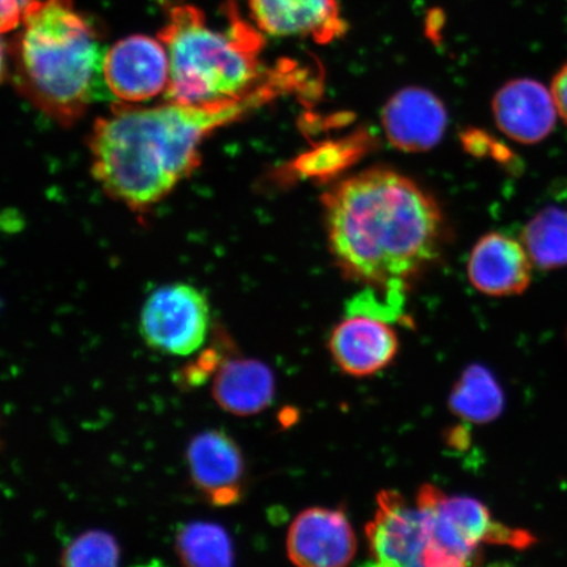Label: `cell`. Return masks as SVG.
Wrapping results in <instances>:
<instances>
[{"instance_id":"cell-1","label":"cell","mask_w":567,"mask_h":567,"mask_svg":"<svg viewBox=\"0 0 567 567\" xmlns=\"http://www.w3.org/2000/svg\"><path fill=\"white\" fill-rule=\"evenodd\" d=\"M323 205L332 257L347 278L368 287H405L441 247V208L394 169L371 168L339 182Z\"/></svg>"},{"instance_id":"cell-2","label":"cell","mask_w":567,"mask_h":567,"mask_svg":"<svg viewBox=\"0 0 567 567\" xmlns=\"http://www.w3.org/2000/svg\"><path fill=\"white\" fill-rule=\"evenodd\" d=\"M251 96L208 104L167 101L158 106L116 103L99 118L90 138L92 172L115 200L145 210L165 198L197 167L203 141L265 99Z\"/></svg>"},{"instance_id":"cell-3","label":"cell","mask_w":567,"mask_h":567,"mask_svg":"<svg viewBox=\"0 0 567 567\" xmlns=\"http://www.w3.org/2000/svg\"><path fill=\"white\" fill-rule=\"evenodd\" d=\"M19 41L24 90L52 117L73 122L95 102H112L105 52L73 0H28Z\"/></svg>"},{"instance_id":"cell-4","label":"cell","mask_w":567,"mask_h":567,"mask_svg":"<svg viewBox=\"0 0 567 567\" xmlns=\"http://www.w3.org/2000/svg\"><path fill=\"white\" fill-rule=\"evenodd\" d=\"M230 12L228 30H215L194 6L176 7L158 39L169 56L167 101L198 105L251 96L260 75V31Z\"/></svg>"},{"instance_id":"cell-5","label":"cell","mask_w":567,"mask_h":567,"mask_svg":"<svg viewBox=\"0 0 567 567\" xmlns=\"http://www.w3.org/2000/svg\"><path fill=\"white\" fill-rule=\"evenodd\" d=\"M416 501L429 516L424 566L473 565L482 545L523 549L536 542L527 530L496 522L485 505L467 496H446L436 487L425 485Z\"/></svg>"},{"instance_id":"cell-6","label":"cell","mask_w":567,"mask_h":567,"mask_svg":"<svg viewBox=\"0 0 567 567\" xmlns=\"http://www.w3.org/2000/svg\"><path fill=\"white\" fill-rule=\"evenodd\" d=\"M210 310L207 297L189 284L155 289L141 310L140 332L155 351L188 357L207 338Z\"/></svg>"},{"instance_id":"cell-7","label":"cell","mask_w":567,"mask_h":567,"mask_svg":"<svg viewBox=\"0 0 567 567\" xmlns=\"http://www.w3.org/2000/svg\"><path fill=\"white\" fill-rule=\"evenodd\" d=\"M103 78L112 102L136 104L166 94L169 56L158 39L134 34L105 52Z\"/></svg>"},{"instance_id":"cell-8","label":"cell","mask_w":567,"mask_h":567,"mask_svg":"<svg viewBox=\"0 0 567 567\" xmlns=\"http://www.w3.org/2000/svg\"><path fill=\"white\" fill-rule=\"evenodd\" d=\"M368 551L374 565L386 567L424 566L427 548L429 516L399 493L382 492L378 509L367 524Z\"/></svg>"},{"instance_id":"cell-9","label":"cell","mask_w":567,"mask_h":567,"mask_svg":"<svg viewBox=\"0 0 567 567\" xmlns=\"http://www.w3.org/2000/svg\"><path fill=\"white\" fill-rule=\"evenodd\" d=\"M393 322L372 311L347 308L329 340L331 357L340 370L354 378L385 370L400 349Z\"/></svg>"},{"instance_id":"cell-10","label":"cell","mask_w":567,"mask_h":567,"mask_svg":"<svg viewBox=\"0 0 567 567\" xmlns=\"http://www.w3.org/2000/svg\"><path fill=\"white\" fill-rule=\"evenodd\" d=\"M357 536L340 509L311 507L297 515L287 536V555L301 567H340L357 555Z\"/></svg>"},{"instance_id":"cell-11","label":"cell","mask_w":567,"mask_h":567,"mask_svg":"<svg viewBox=\"0 0 567 567\" xmlns=\"http://www.w3.org/2000/svg\"><path fill=\"white\" fill-rule=\"evenodd\" d=\"M189 476L212 505H236L243 498L245 460L239 445L221 430L197 434L187 449Z\"/></svg>"},{"instance_id":"cell-12","label":"cell","mask_w":567,"mask_h":567,"mask_svg":"<svg viewBox=\"0 0 567 567\" xmlns=\"http://www.w3.org/2000/svg\"><path fill=\"white\" fill-rule=\"evenodd\" d=\"M254 24L275 38L329 44L347 31L338 0H246Z\"/></svg>"},{"instance_id":"cell-13","label":"cell","mask_w":567,"mask_h":567,"mask_svg":"<svg viewBox=\"0 0 567 567\" xmlns=\"http://www.w3.org/2000/svg\"><path fill=\"white\" fill-rule=\"evenodd\" d=\"M382 125L394 147L403 152L430 151L441 142L446 112L441 99L420 87L403 89L382 112Z\"/></svg>"},{"instance_id":"cell-14","label":"cell","mask_w":567,"mask_h":567,"mask_svg":"<svg viewBox=\"0 0 567 567\" xmlns=\"http://www.w3.org/2000/svg\"><path fill=\"white\" fill-rule=\"evenodd\" d=\"M494 118L507 137L520 144H537L555 130L558 116L551 91L534 80H516L494 97Z\"/></svg>"},{"instance_id":"cell-15","label":"cell","mask_w":567,"mask_h":567,"mask_svg":"<svg viewBox=\"0 0 567 567\" xmlns=\"http://www.w3.org/2000/svg\"><path fill=\"white\" fill-rule=\"evenodd\" d=\"M532 260L524 245L501 233L482 237L471 254L467 276L481 293L520 295L529 287Z\"/></svg>"},{"instance_id":"cell-16","label":"cell","mask_w":567,"mask_h":567,"mask_svg":"<svg viewBox=\"0 0 567 567\" xmlns=\"http://www.w3.org/2000/svg\"><path fill=\"white\" fill-rule=\"evenodd\" d=\"M212 395L226 413L237 416L257 415L271 405L274 400V373L259 360H226L217 368Z\"/></svg>"},{"instance_id":"cell-17","label":"cell","mask_w":567,"mask_h":567,"mask_svg":"<svg viewBox=\"0 0 567 567\" xmlns=\"http://www.w3.org/2000/svg\"><path fill=\"white\" fill-rule=\"evenodd\" d=\"M523 245L537 267H566L567 210L551 207L537 213L524 228Z\"/></svg>"},{"instance_id":"cell-18","label":"cell","mask_w":567,"mask_h":567,"mask_svg":"<svg viewBox=\"0 0 567 567\" xmlns=\"http://www.w3.org/2000/svg\"><path fill=\"white\" fill-rule=\"evenodd\" d=\"M175 550L181 563L193 567H225L234 553L228 532L215 523L193 522L177 532Z\"/></svg>"},{"instance_id":"cell-19","label":"cell","mask_w":567,"mask_h":567,"mask_svg":"<svg viewBox=\"0 0 567 567\" xmlns=\"http://www.w3.org/2000/svg\"><path fill=\"white\" fill-rule=\"evenodd\" d=\"M503 396L492 375L473 368L452 395L453 410L474 422L491 421L499 414Z\"/></svg>"},{"instance_id":"cell-20","label":"cell","mask_w":567,"mask_h":567,"mask_svg":"<svg viewBox=\"0 0 567 567\" xmlns=\"http://www.w3.org/2000/svg\"><path fill=\"white\" fill-rule=\"evenodd\" d=\"M120 561V547L109 532L92 529L74 538L61 555V565L70 567H111Z\"/></svg>"},{"instance_id":"cell-21","label":"cell","mask_w":567,"mask_h":567,"mask_svg":"<svg viewBox=\"0 0 567 567\" xmlns=\"http://www.w3.org/2000/svg\"><path fill=\"white\" fill-rule=\"evenodd\" d=\"M28 0H2V32L16 30L23 23Z\"/></svg>"},{"instance_id":"cell-22","label":"cell","mask_w":567,"mask_h":567,"mask_svg":"<svg viewBox=\"0 0 567 567\" xmlns=\"http://www.w3.org/2000/svg\"><path fill=\"white\" fill-rule=\"evenodd\" d=\"M551 95L555 99L558 115L564 118L567 124V63L555 76L551 82Z\"/></svg>"}]
</instances>
